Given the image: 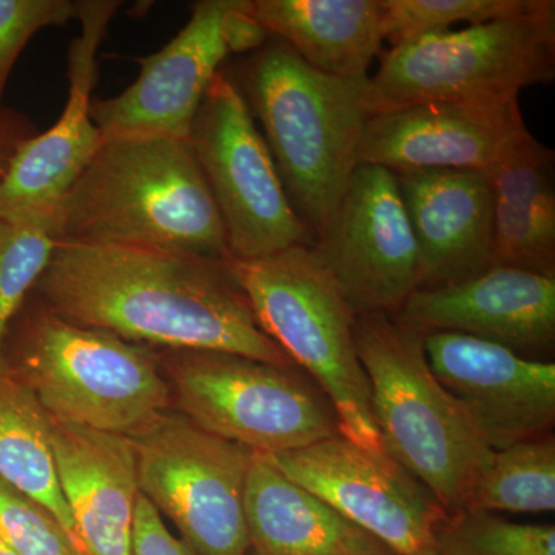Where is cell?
I'll return each mask as SVG.
<instances>
[{
  "label": "cell",
  "mask_w": 555,
  "mask_h": 555,
  "mask_svg": "<svg viewBox=\"0 0 555 555\" xmlns=\"http://www.w3.org/2000/svg\"><path fill=\"white\" fill-rule=\"evenodd\" d=\"M392 317L423 335H469L546 361L555 346V278L494 266L452 286L418 288Z\"/></svg>",
  "instance_id": "obj_17"
},
{
  "label": "cell",
  "mask_w": 555,
  "mask_h": 555,
  "mask_svg": "<svg viewBox=\"0 0 555 555\" xmlns=\"http://www.w3.org/2000/svg\"><path fill=\"white\" fill-rule=\"evenodd\" d=\"M0 480L49 509L75 542L54 465L50 416L13 369L0 374Z\"/></svg>",
  "instance_id": "obj_23"
},
{
  "label": "cell",
  "mask_w": 555,
  "mask_h": 555,
  "mask_svg": "<svg viewBox=\"0 0 555 555\" xmlns=\"http://www.w3.org/2000/svg\"><path fill=\"white\" fill-rule=\"evenodd\" d=\"M555 78V2L534 0L516 16L430 33L392 47L367 78L369 116L437 101L518 98Z\"/></svg>",
  "instance_id": "obj_6"
},
{
  "label": "cell",
  "mask_w": 555,
  "mask_h": 555,
  "mask_svg": "<svg viewBox=\"0 0 555 555\" xmlns=\"http://www.w3.org/2000/svg\"><path fill=\"white\" fill-rule=\"evenodd\" d=\"M189 142L217 204L230 258L312 246V233L292 207L272 153L228 69L207 90Z\"/></svg>",
  "instance_id": "obj_10"
},
{
  "label": "cell",
  "mask_w": 555,
  "mask_h": 555,
  "mask_svg": "<svg viewBox=\"0 0 555 555\" xmlns=\"http://www.w3.org/2000/svg\"><path fill=\"white\" fill-rule=\"evenodd\" d=\"M465 509L542 514L555 509V440L524 441L492 452Z\"/></svg>",
  "instance_id": "obj_24"
},
{
  "label": "cell",
  "mask_w": 555,
  "mask_h": 555,
  "mask_svg": "<svg viewBox=\"0 0 555 555\" xmlns=\"http://www.w3.org/2000/svg\"><path fill=\"white\" fill-rule=\"evenodd\" d=\"M51 422L133 436L169 409L171 389L149 346L69 323L39 306L13 371Z\"/></svg>",
  "instance_id": "obj_7"
},
{
  "label": "cell",
  "mask_w": 555,
  "mask_h": 555,
  "mask_svg": "<svg viewBox=\"0 0 555 555\" xmlns=\"http://www.w3.org/2000/svg\"><path fill=\"white\" fill-rule=\"evenodd\" d=\"M139 492L198 555H250L244 492L250 449L169 409L130 436Z\"/></svg>",
  "instance_id": "obj_9"
},
{
  "label": "cell",
  "mask_w": 555,
  "mask_h": 555,
  "mask_svg": "<svg viewBox=\"0 0 555 555\" xmlns=\"http://www.w3.org/2000/svg\"><path fill=\"white\" fill-rule=\"evenodd\" d=\"M229 0H199L184 27L156 53L138 57L139 75L118 96L91 102L102 138L163 134L189 139L207 90L230 56L224 36Z\"/></svg>",
  "instance_id": "obj_16"
},
{
  "label": "cell",
  "mask_w": 555,
  "mask_h": 555,
  "mask_svg": "<svg viewBox=\"0 0 555 555\" xmlns=\"http://www.w3.org/2000/svg\"><path fill=\"white\" fill-rule=\"evenodd\" d=\"M396 177L418 248L420 288L452 286L494 268V206L483 171Z\"/></svg>",
  "instance_id": "obj_18"
},
{
  "label": "cell",
  "mask_w": 555,
  "mask_h": 555,
  "mask_svg": "<svg viewBox=\"0 0 555 555\" xmlns=\"http://www.w3.org/2000/svg\"><path fill=\"white\" fill-rule=\"evenodd\" d=\"M250 555H396L254 454L244 492Z\"/></svg>",
  "instance_id": "obj_20"
},
{
  "label": "cell",
  "mask_w": 555,
  "mask_h": 555,
  "mask_svg": "<svg viewBox=\"0 0 555 555\" xmlns=\"http://www.w3.org/2000/svg\"><path fill=\"white\" fill-rule=\"evenodd\" d=\"M229 266L262 331L331 401L339 434L371 451H385L353 338L356 313L312 248L229 258Z\"/></svg>",
  "instance_id": "obj_5"
},
{
  "label": "cell",
  "mask_w": 555,
  "mask_h": 555,
  "mask_svg": "<svg viewBox=\"0 0 555 555\" xmlns=\"http://www.w3.org/2000/svg\"><path fill=\"white\" fill-rule=\"evenodd\" d=\"M278 470L320 496L396 555H438L448 511L400 462L341 434L310 447L266 455Z\"/></svg>",
  "instance_id": "obj_11"
},
{
  "label": "cell",
  "mask_w": 555,
  "mask_h": 555,
  "mask_svg": "<svg viewBox=\"0 0 555 555\" xmlns=\"http://www.w3.org/2000/svg\"><path fill=\"white\" fill-rule=\"evenodd\" d=\"M222 27H224L230 53L241 54V56L261 49L272 38L266 28L248 13L246 0H229Z\"/></svg>",
  "instance_id": "obj_31"
},
{
  "label": "cell",
  "mask_w": 555,
  "mask_h": 555,
  "mask_svg": "<svg viewBox=\"0 0 555 555\" xmlns=\"http://www.w3.org/2000/svg\"><path fill=\"white\" fill-rule=\"evenodd\" d=\"M353 338L383 449L425 483L448 514L465 509L494 451L430 371L425 335L375 312L356 315Z\"/></svg>",
  "instance_id": "obj_4"
},
{
  "label": "cell",
  "mask_w": 555,
  "mask_h": 555,
  "mask_svg": "<svg viewBox=\"0 0 555 555\" xmlns=\"http://www.w3.org/2000/svg\"><path fill=\"white\" fill-rule=\"evenodd\" d=\"M179 412L219 438L273 455L338 436L323 390L297 366L217 350H170Z\"/></svg>",
  "instance_id": "obj_8"
},
{
  "label": "cell",
  "mask_w": 555,
  "mask_h": 555,
  "mask_svg": "<svg viewBox=\"0 0 555 555\" xmlns=\"http://www.w3.org/2000/svg\"><path fill=\"white\" fill-rule=\"evenodd\" d=\"M228 72L261 122L288 201L315 240L360 166L367 78L323 75L278 38Z\"/></svg>",
  "instance_id": "obj_3"
},
{
  "label": "cell",
  "mask_w": 555,
  "mask_h": 555,
  "mask_svg": "<svg viewBox=\"0 0 555 555\" xmlns=\"http://www.w3.org/2000/svg\"><path fill=\"white\" fill-rule=\"evenodd\" d=\"M385 40L392 47L467 22L485 24L516 16L534 0H385Z\"/></svg>",
  "instance_id": "obj_27"
},
{
  "label": "cell",
  "mask_w": 555,
  "mask_h": 555,
  "mask_svg": "<svg viewBox=\"0 0 555 555\" xmlns=\"http://www.w3.org/2000/svg\"><path fill=\"white\" fill-rule=\"evenodd\" d=\"M0 542L17 555H82L46 507L0 480Z\"/></svg>",
  "instance_id": "obj_28"
},
{
  "label": "cell",
  "mask_w": 555,
  "mask_h": 555,
  "mask_svg": "<svg viewBox=\"0 0 555 555\" xmlns=\"http://www.w3.org/2000/svg\"><path fill=\"white\" fill-rule=\"evenodd\" d=\"M78 20L73 0H0V108L11 72L39 31Z\"/></svg>",
  "instance_id": "obj_29"
},
{
  "label": "cell",
  "mask_w": 555,
  "mask_h": 555,
  "mask_svg": "<svg viewBox=\"0 0 555 555\" xmlns=\"http://www.w3.org/2000/svg\"><path fill=\"white\" fill-rule=\"evenodd\" d=\"M35 133L38 131L27 116L14 109L0 108V179L17 147Z\"/></svg>",
  "instance_id": "obj_32"
},
{
  "label": "cell",
  "mask_w": 555,
  "mask_h": 555,
  "mask_svg": "<svg viewBox=\"0 0 555 555\" xmlns=\"http://www.w3.org/2000/svg\"><path fill=\"white\" fill-rule=\"evenodd\" d=\"M437 551L438 555H555V528L513 524L488 511H456L438 528Z\"/></svg>",
  "instance_id": "obj_26"
},
{
  "label": "cell",
  "mask_w": 555,
  "mask_h": 555,
  "mask_svg": "<svg viewBox=\"0 0 555 555\" xmlns=\"http://www.w3.org/2000/svg\"><path fill=\"white\" fill-rule=\"evenodd\" d=\"M0 555H17L14 551H11L5 543L0 542Z\"/></svg>",
  "instance_id": "obj_33"
},
{
  "label": "cell",
  "mask_w": 555,
  "mask_h": 555,
  "mask_svg": "<svg viewBox=\"0 0 555 555\" xmlns=\"http://www.w3.org/2000/svg\"><path fill=\"white\" fill-rule=\"evenodd\" d=\"M57 243L141 244L229 259L217 204L189 139L102 138L54 215Z\"/></svg>",
  "instance_id": "obj_2"
},
{
  "label": "cell",
  "mask_w": 555,
  "mask_h": 555,
  "mask_svg": "<svg viewBox=\"0 0 555 555\" xmlns=\"http://www.w3.org/2000/svg\"><path fill=\"white\" fill-rule=\"evenodd\" d=\"M248 13L323 75L366 79L385 42V0H246Z\"/></svg>",
  "instance_id": "obj_21"
},
{
  "label": "cell",
  "mask_w": 555,
  "mask_h": 555,
  "mask_svg": "<svg viewBox=\"0 0 555 555\" xmlns=\"http://www.w3.org/2000/svg\"><path fill=\"white\" fill-rule=\"evenodd\" d=\"M118 0H78L79 36L67 53L68 98L60 119L25 139L0 179V219L17 224H53L62 199L96 155L102 134L91 119L98 54Z\"/></svg>",
  "instance_id": "obj_13"
},
{
  "label": "cell",
  "mask_w": 555,
  "mask_h": 555,
  "mask_svg": "<svg viewBox=\"0 0 555 555\" xmlns=\"http://www.w3.org/2000/svg\"><path fill=\"white\" fill-rule=\"evenodd\" d=\"M53 224H17L0 219V374L10 371L7 339L25 299L56 247Z\"/></svg>",
  "instance_id": "obj_25"
},
{
  "label": "cell",
  "mask_w": 555,
  "mask_h": 555,
  "mask_svg": "<svg viewBox=\"0 0 555 555\" xmlns=\"http://www.w3.org/2000/svg\"><path fill=\"white\" fill-rule=\"evenodd\" d=\"M526 129L518 98L437 101L369 116L358 164L392 173L488 171Z\"/></svg>",
  "instance_id": "obj_15"
},
{
  "label": "cell",
  "mask_w": 555,
  "mask_h": 555,
  "mask_svg": "<svg viewBox=\"0 0 555 555\" xmlns=\"http://www.w3.org/2000/svg\"><path fill=\"white\" fill-rule=\"evenodd\" d=\"M51 444L82 555H130L139 494L130 437L51 422Z\"/></svg>",
  "instance_id": "obj_19"
},
{
  "label": "cell",
  "mask_w": 555,
  "mask_h": 555,
  "mask_svg": "<svg viewBox=\"0 0 555 555\" xmlns=\"http://www.w3.org/2000/svg\"><path fill=\"white\" fill-rule=\"evenodd\" d=\"M313 255L356 315H396L418 291V248L396 173L360 164Z\"/></svg>",
  "instance_id": "obj_12"
},
{
  "label": "cell",
  "mask_w": 555,
  "mask_h": 555,
  "mask_svg": "<svg viewBox=\"0 0 555 555\" xmlns=\"http://www.w3.org/2000/svg\"><path fill=\"white\" fill-rule=\"evenodd\" d=\"M427 363L492 451L553 436L555 364L469 335H425Z\"/></svg>",
  "instance_id": "obj_14"
},
{
  "label": "cell",
  "mask_w": 555,
  "mask_h": 555,
  "mask_svg": "<svg viewBox=\"0 0 555 555\" xmlns=\"http://www.w3.org/2000/svg\"><path fill=\"white\" fill-rule=\"evenodd\" d=\"M130 555H198L170 531L156 507L139 494Z\"/></svg>",
  "instance_id": "obj_30"
},
{
  "label": "cell",
  "mask_w": 555,
  "mask_h": 555,
  "mask_svg": "<svg viewBox=\"0 0 555 555\" xmlns=\"http://www.w3.org/2000/svg\"><path fill=\"white\" fill-rule=\"evenodd\" d=\"M554 159L526 130L485 171L494 206V266L555 278Z\"/></svg>",
  "instance_id": "obj_22"
},
{
  "label": "cell",
  "mask_w": 555,
  "mask_h": 555,
  "mask_svg": "<svg viewBox=\"0 0 555 555\" xmlns=\"http://www.w3.org/2000/svg\"><path fill=\"white\" fill-rule=\"evenodd\" d=\"M33 292L62 320L134 345L295 366L259 326L229 259L141 244L57 243Z\"/></svg>",
  "instance_id": "obj_1"
}]
</instances>
